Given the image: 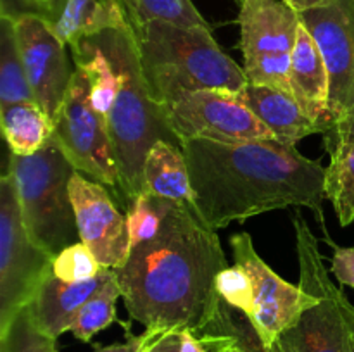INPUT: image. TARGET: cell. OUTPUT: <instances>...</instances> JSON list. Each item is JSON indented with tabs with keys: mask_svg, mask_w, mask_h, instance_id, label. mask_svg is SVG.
Segmentation results:
<instances>
[{
	"mask_svg": "<svg viewBox=\"0 0 354 352\" xmlns=\"http://www.w3.org/2000/svg\"><path fill=\"white\" fill-rule=\"evenodd\" d=\"M216 230L196 204L171 200L161 230L114 269L131 320L152 330L199 333L218 306L214 280L227 268Z\"/></svg>",
	"mask_w": 354,
	"mask_h": 352,
	"instance_id": "1",
	"label": "cell"
},
{
	"mask_svg": "<svg viewBox=\"0 0 354 352\" xmlns=\"http://www.w3.org/2000/svg\"><path fill=\"white\" fill-rule=\"evenodd\" d=\"M194 204L213 230L286 207H308L324 223L325 168L279 140L182 141Z\"/></svg>",
	"mask_w": 354,
	"mask_h": 352,
	"instance_id": "2",
	"label": "cell"
},
{
	"mask_svg": "<svg viewBox=\"0 0 354 352\" xmlns=\"http://www.w3.org/2000/svg\"><path fill=\"white\" fill-rule=\"evenodd\" d=\"M102 48L120 78L116 100L106 116L120 169L124 204L144 192V164L159 140L180 145L166 119L165 109L152 97L142 68L135 33L123 10L109 24L86 35Z\"/></svg>",
	"mask_w": 354,
	"mask_h": 352,
	"instance_id": "3",
	"label": "cell"
},
{
	"mask_svg": "<svg viewBox=\"0 0 354 352\" xmlns=\"http://www.w3.org/2000/svg\"><path fill=\"white\" fill-rule=\"evenodd\" d=\"M131 30L147 85L161 106L182 92L237 93L248 83L244 68L221 50L211 28L149 21Z\"/></svg>",
	"mask_w": 354,
	"mask_h": 352,
	"instance_id": "4",
	"label": "cell"
},
{
	"mask_svg": "<svg viewBox=\"0 0 354 352\" xmlns=\"http://www.w3.org/2000/svg\"><path fill=\"white\" fill-rule=\"evenodd\" d=\"M7 171L16 183L24 226L38 247L55 257L62 248L82 242L69 192L78 171L54 137L31 155L10 152Z\"/></svg>",
	"mask_w": 354,
	"mask_h": 352,
	"instance_id": "5",
	"label": "cell"
},
{
	"mask_svg": "<svg viewBox=\"0 0 354 352\" xmlns=\"http://www.w3.org/2000/svg\"><path fill=\"white\" fill-rule=\"evenodd\" d=\"M294 231L299 286L315 293L318 302L304 311L294 326L283 331L280 342L287 352H354L351 331L341 307L342 290L332 283L317 237L301 214L294 217Z\"/></svg>",
	"mask_w": 354,
	"mask_h": 352,
	"instance_id": "6",
	"label": "cell"
},
{
	"mask_svg": "<svg viewBox=\"0 0 354 352\" xmlns=\"http://www.w3.org/2000/svg\"><path fill=\"white\" fill-rule=\"evenodd\" d=\"M52 137L76 171L111 188L124 202L107 121L93 107L90 79L78 66L68 95L54 119Z\"/></svg>",
	"mask_w": 354,
	"mask_h": 352,
	"instance_id": "7",
	"label": "cell"
},
{
	"mask_svg": "<svg viewBox=\"0 0 354 352\" xmlns=\"http://www.w3.org/2000/svg\"><path fill=\"white\" fill-rule=\"evenodd\" d=\"M52 257L28 235L12 175L0 178V331L30 306L52 273Z\"/></svg>",
	"mask_w": 354,
	"mask_h": 352,
	"instance_id": "8",
	"label": "cell"
},
{
	"mask_svg": "<svg viewBox=\"0 0 354 352\" xmlns=\"http://www.w3.org/2000/svg\"><path fill=\"white\" fill-rule=\"evenodd\" d=\"M241 50L249 83L290 93L289 68L299 30V14L283 0H242Z\"/></svg>",
	"mask_w": 354,
	"mask_h": 352,
	"instance_id": "9",
	"label": "cell"
},
{
	"mask_svg": "<svg viewBox=\"0 0 354 352\" xmlns=\"http://www.w3.org/2000/svg\"><path fill=\"white\" fill-rule=\"evenodd\" d=\"M169 128L180 141L206 138L216 141L275 140L272 131L225 90L182 92L162 106Z\"/></svg>",
	"mask_w": 354,
	"mask_h": 352,
	"instance_id": "10",
	"label": "cell"
},
{
	"mask_svg": "<svg viewBox=\"0 0 354 352\" xmlns=\"http://www.w3.org/2000/svg\"><path fill=\"white\" fill-rule=\"evenodd\" d=\"M235 264L245 269L254 292V314L249 317L263 345L270 347L280 340L283 331L297 323L301 314L318 302L315 293L280 278L256 252L249 233L230 238Z\"/></svg>",
	"mask_w": 354,
	"mask_h": 352,
	"instance_id": "11",
	"label": "cell"
},
{
	"mask_svg": "<svg viewBox=\"0 0 354 352\" xmlns=\"http://www.w3.org/2000/svg\"><path fill=\"white\" fill-rule=\"evenodd\" d=\"M299 19L313 37L327 64L330 130H334L354 106V0H332L327 6L304 10Z\"/></svg>",
	"mask_w": 354,
	"mask_h": 352,
	"instance_id": "12",
	"label": "cell"
},
{
	"mask_svg": "<svg viewBox=\"0 0 354 352\" xmlns=\"http://www.w3.org/2000/svg\"><path fill=\"white\" fill-rule=\"evenodd\" d=\"M12 21L35 100L54 121L75 75L69 66V47L44 16L26 14Z\"/></svg>",
	"mask_w": 354,
	"mask_h": 352,
	"instance_id": "13",
	"label": "cell"
},
{
	"mask_svg": "<svg viewBox=\"0 0 354 352\" xmlns=\"http://www.w3.org/2000/svg\"><path fill=\"white\" fill-rule=\"evenodd\" d=\"M80 240L93 252L100 266L118 269L130 255L127 216L120 213L107 186L76 173L69 183Z\"/></svg>",
	"mask_w": 354,
	"mask_h": 352,
	"instance_id": "14",
	"label": "cell"
},
{
	"mask_svg": "<svg viewBox=\"0 0 354 352\" xmlns=\"http://www.w3.org/2000/svg\"><path fill=\"white\" fill-rule=\"evenodd\" d=\"M290 93L301 109L324 128V135L332 128L330 117V79L320 48L310 31L299 24L296 47L289 68Z\"/></svg>",
	"mask_w": 354,
	"mask_h": 352,
	"instance_id": "15",
	"label": "cell"
},
{
	"mask_svg": "<svg viewBox=\"0 0 354 352\" xmlns=\"http://www.w3.org/2000/svg\"><path fill=\"white\" fill-rule=\"evenodd\" d=\"M235 95L282 144L296 145L310 135H324V128L311 119L292 93L286 90L248 81Z\"/></svg>",
	"mask_w": 354,
	"mask_h": 352,
	"instance_id": "16",
	"label": "cell"
},
{
	"mask_svg": "<svg viewBox=\"0 0 354 352\" xmlns=\"http://www.w3.org/2000/svg\"><path fill=\"white\" fill-rule=\"evenodd\" d=\"M114 275H116L114 269H104L93 278L71 283L50 273L44 280L31 302L40 326L54 338H59L62 333L71 330V324L78 316L80 309L99 290H102L107 282L114 278Z\"/></svg>",
	"mask_w": 354,
	"mask_h": 352,
	"instance_id": "17",
	"label": "cell"
},
{
	"mask_svg": "<svg viewBox=\"0 0 354 352\" xmlns=\"http://www.w3.org/2000/svg\"><path fill=\"white\" fill-rule=\"evenodd\" d=\"M144 192L194 204L189 164L180 145L165 140L152 145L144 164Z\"/></svg>",
	"mask_w": 354,
	"mask_h": 352,
	"instance_id": "18",
	"label": "cell"
},
{
	"mask_svg": "<svg viewBox=\"0 0 354 352\" xmlns=\"http://www.w3.org/2000/svg\"><path fill=\"white\" fill-rule=\"evenodd\" d=\"M0 124L9 150L17 155L35 154L54 135V121L37 102H21L2 107Z\"/></svg>",
	"mask_w": 354,
	"mask_h": 352,
	"instance_id": "19",
	"label": "cell"
},
{
	"mask_svg": "<svg viewBox=\"0 0 354 352\" xmlns=\"http://www.w3.org/2000/svg\"><path fill=\"white\" fill-rule=\"evenodd\" d=\"M21 102L37 100L24 71L14 21L0 16V109Z\"/></svg>",
	"mask_w": 354,
	"mask_h": 352,
	"instance_id": "20",
	"label": "cell"
},
{
	"mask_svg": "<svg viewBox=\"0 0 354 352\" xmlns=\"http://www.w3.org/2000/svg\"><path fill=\"white\" fill-rule=\"evenodd\" d=\"M325 168V199L334 206L341 226L354 221V144H342L330 152Z\"/></svg>",
	"mask_w": 354,
	"mask_h": 352,
	"instance_id": "21",
	"label": "cell"
},
{
	"mask_svg": "<svg viewBox=\"0 0 354 352\" xmlns=\"http://www.w3.org/2000/svg\"><path fill=\"white\" fill-rule=\"evenodd\" d=\"M131 28L166 21L190 28H211L190 0H116Z\"/></svg>",
	"mask_w": 354,
	"mask_h": 352,
	"instance_id": "22",
	"label": "cell"
},
{
	"mask_svg": "<svg viewBox=\"0 0 354 352\" xmlns=\"http://www.w3.org/2000/svg\"><path fill=\"white\" fill-rule=\"evenodd\" d=\"M57 338L50 337L38 323L33 306L21 309L9 326L0 331V352H57Z\"/></svg>",
	"mask_w": 354,
	"mask_h": 352,
	"instance_id": "23",
	"label": "cell"
},
{
	"mask_svg": "<svg viewBox=\"0 0 354 352\" xmlns=\"http://www.w3.org/2000/svg\"><path fill=\"white\" fill-rule=\"evenodd\" d=\"M121 297V289L118 278L107 282L102 290L95 293L85 306L80 309L78 316L71 324V333L80 342H90L93 335L106 330L109 324L116 321V300Z\"/></svg>",
	"mask_w": 354,
	"mask_h": 352,
	"instance_id": "24",
	"label": "cell"
},
{
	"mask_svg": "<svg viewBox=\"0 0 354 352\" xmlns=\"http://www.w3.org/2000/svg\"><path fill=\"white\" fill-rule=\"evenodd\" d=\"M171 200L152 195L149 192L138 193L127 206V226L130 235V251L145 240H151L161 230L162 219L169 209Z\"/></svg>",
	"mask_w": 354,
	"mask_h": 352,
	"instance_id": "25",
	"label": "cell"
},
{
	"mask_svg": "<svg viewBox=\"0 0 354 352\" xmlns=\"http://www.w3.org/2000/svg\"><path fill=\"white\" fill-rule=\"evenodd\" d=\"M106 268L100 266L93 252L83 242L62 248L52 261V273L64 282L78 283L93 278Z\"/></svg>",
	"mask_w": 354,
	"mask_h": 352,
	"instance_id": "26",
	"label": "cell"
},
{
	"mask_svg": "<svg viewBox=\"0 0 354 352\" xmlns=\"http://www.w3.org/2000/svg\"><path fill=\"white\" fill-rule=\"evenodd\" d=\"M214 289L218 295L237 311L251 317L254 314V292L252 283L245 269L241 264L227 266L223 271L218 273L214 280Z\"/></svg>",
	"mask_w": 354,
	"mask_h": 352,
	"instance_id": "27",
	"label": "cell"
},
{
	"mask_svg": "<svg viewBox=\"0 0 354 352\" xmlns=\"http://www.w3.org/2000/svg\"><path fill=\"white\" fill-rule=\"evenodd\" d=\"M328 244L334 247L332 273L341 285L354 289V247H339L332 240Z\"/></svg>",
	"mask_w": 354,
	"mask_h": 352,
	"instance_id": "28",
	"label": "cell"
},
{
	"mask_svg": "<svg viewBox=\"0 0 354 352\" xmlns=\"http://www.w3.org/2000/svg\"><path fill=\"white\" fill-rule=\"evenodd\" d=\"M342 144H354V106L341 124L324 135V145L328 154Z\"/></svg>",
	"mask_w": 354,
	"mask_h": 352,
	"instance_id": "29",
	"label": "cell"
},
{
	"mask_svg": "<svg viewBox=\"0 0 354 352\" xmlns=\"http://www.w3.org/2000/svg\"><path fill=\"white\" fill-rule=\"evenodd\" d=\"M182 351V331H158L140 352H180Z\"/></svg>",
	"mask_w": 354,
	"mask_h": 352,
	"instance_id": "30",
	"label": "cell"
},
{
	"mask_svg": "<svg viewBox=\"0 0 354 352\" xmlns=\"http://www.w3.org/2000/svg\"><path fill=\"white\" fill-rule=\"evenodd\" d=\"M26 14H38V16L45 17L44 7L40 6L38 0H0V16L17 19Z\"/></svg>",
	"mask_w": 354,
	"mask_h": 352,
	"instance_id": "31",
	"label": "cell"
},
{
	"mask_svg": "<svg viewBox=\"0 0 354 352\" xmlns=\"http://www.w3.org/2000/svg\"><path fill=\"white\" fill-rule=\"evenodd\" d=\"M158 331L162 330H152V328H145V331L142 335H130L127 338V342H121V344H113L106 345V347H99L95 352H140L142 349L147 345V342L154 337Z\"/></svg>",
	"mask_w": 354,
	"mask_h": 352,
	"instance_id": "32",
	"label": "cell"
},
{
	"mask_svg": "<svg viewBox=\"0 0 354 352\" xmlns=\"http://www.w3.org/2000/svg\"><path fill=\"white\" fill-rule=\"evenodd\" d=\"M197 337V335H196ZM199 338L201 342L204 344V347L207 351L213 352H248L244 351L242 347H239L230 337H225V335H214V333H207V335H201Z\"/></svg>",
	"mask_w": 354,
	"mask_h": 352,
	"instance_id": "33",
	"label": "cell"
},
{
	"mask_svg": "<svg viewBox=\"0 0 354 352\" xmlns=\"http://www.w3.org/2000/svg\"><path fill=\"white\" fill-rule=\"evenodd\" d=\"M180 352H209L203 342L189 330L182 331V351Z\"/></svg>",
	"mask_w": 354,
	"mask_h": 352,
	"instance_id": "34",
	"label": "cell"
},
{
	"mask_svg": "<svg viewBox=\"0 0 354 352\" xmlns=\"http://www.w3.org/2000/svg\"><path fill=\"white\" fill-rule=\"evenodd\" d=\"M289 7H292L297 14L304 12V10H310V9H317V7L322 6H327L330 3L332 0H283Z\"/></svg>",
	"mask_w": 354,
	"mask_h": 352,
	"instance_id": "35",
	"label": "cell"
},
{
	"mask_svg": "<svg viewBox=\"0 0 354 352\" xmlns=\"http://www.w3.org/2000/svg\"><path fill=\"white\" fill-rule=\"evenodd\" d=\"M44 3L45 14H47V19L50 21L52 24L59 19V16L62 14L66 7V0H41Z\"/></svg>",
	"mask_w": 354,
	"mask_h": 352,
	"instance_id": "36",
	"label": "cell"
},
{
	"mask_svg": "<svg viewBox=\"0 0 354 352\" xmlns=\"http://www.w3.org/2000/svg\"><path fill=\"white\" fill-rule=\"evenodd\" d=\"M341 307H342V313H344L346 321H348V326L349 331H351V337H353V344H354V306L349 302V299L346 297V293H341Z\"/></svg>",
	"mask_w": 354,
	"mask_h": 352,
	"instance_id": "37",
	"label": "cell"
},
{
	"mask_svg": "<svg viewBox=\"0 0 354 352\" xmlns=\"http://www.w3.org/2000/svg\"><path fill=\"white\" fill-rule=\"evenodd\" d=\"M263 352H287V351H286V347H283V345H282V342L277 340L273 345H270V347L263 349Z\"/></svg>",
	"mask_w": 354,
	"mask_h": 352,
	"instance_id": "38",
	"label": "cell"
},
{
	"mask_svg": "<svg viewBox=\"0 0 354 352\" xmlns=\"http://www.w3.org/2000/svg\"><path fill=\"white\" fill-rule=\"evenodd\" d=\"M38 2H40V6L44 7V3H41V0H38ZM44 12H45V9H44ZM45 17H47V14H45Z\"/></svg>",
	"mask_w": 354,
	"mask_h": 352,
	"instance_id": "39",
	"label": "cell"
}]
</instances>
